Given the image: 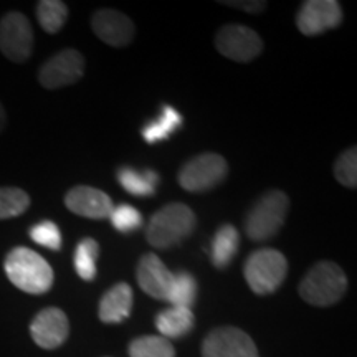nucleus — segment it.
Wrapping results in <instances>:
<instances>
[{"label":"nucleus","mask_w":357,"mask_h":357,"mask_svg":"<svg viewBox=\"0 0 357 357\" xmlns=\"http://www.w3.org/2000/svg\"><path fill=\"white\" fill-rule=\"evenodd\" d=\"M346 289L344 271L333 261L316 263L300 284L301 298L312 306H331L344 296Z\"/></svg>","instance_id":"4"},{"label":"nucleus","mask_w":357,"mask_h":357,"mask_svg":"<svg viewBox=\"0 0 357 357\" xmlns=\"http://www.w3.org/2000/svg\"><path fill=\"white\" fill-rule=\"evenodd\" d=\"M229 174L227 160L215 153H204L190 159L178 172V184L187 192H207L222 184Z\"/></svg>","instance_id":"6"},{"label":"nucleus","mask_w":357,"mask_h":357,"mask_svg":"<svg viewBox=\"0 0 357 357\" xmlns=\"http://www.w3.org/2000/svg\"><path fill=\"white\" fill-rule=\"evenodd\" d=\"M0 52L13 63H25L33 52V30L20 12H8L0 20Z\"/></svg>","instance_id":"7"},{"label":"nucleus","mask_w":357,"mask_h":357,"mask_svg":"<svg viewBox=\"0 0 357 357\" xmlns=\"http://www.w3.org/2000/svg\"><path fill=\"white\" fill-rule=\"evenodd\" d=\"M288 273L287 258L278 250L260 248L248 257L243 275L257 294H270L283 284Z\"/></svg>","instance_id":"5"},{"label":"nucleus","mask_w":357,"mask_h":357,"mask_svg":"<svg viewBox=\"0 0 357 357\" xmlns=\"http://www.w3.org/2000/svg\"><path fill=\"white\" fill-rule=\"evenodd\" d=\"M84 73V58L79 52L68 48L50 60H47L38 71V79L43 88L58 89L77 83Z\"/></svg>","instance_id":"10"},{"label":"nucleus","mask_w":357,"mask_h":357,"mask_svg":"<svg viewBox=\"0 0 357 357\" xmlns=\"http://www.w3.org/2000/svg\"><path fill=\"white\" fill-rule=\"evenodd\" d=\"M3 268L13 287L25 293L43 294L53 284L52 266L43 257L26 247L13 248L6 257Z\"/></svg>","instance_id":"1"},{"label":"nucleus","mask_w":357,"mask_h":357,"mask_svg":"<svg viewBox=\"0 0 357 357\" xmlns=\"http://www.w3.org/2000/svg\"><path fill=\"white\" fill-rule=\"evenodd\" d=\"M215 47L223 56L248 63L263 50V42L255 30L245 25H225L218 30Z\"/></svg>","instance_id":"9"},{"label":"nucleus","mask_w":357,"mask_h":357,"mask_svg":"<svg viewBox=\"0 0 357 357\" xmlns=\"http://www.w3.org/2000/svg\"><path fill=\"white\" fill-rule=\"evenodd\" d=\"M100 255V245L93 238H83L75 252V270L84 281L95 280L96 258Z\"/></svg>","instance_id":"23"},{"label":"nucleus","mask_w":357,"mask_h":357,"mask_svg":"<svg viewBox=\"0 0 357 357\" xmlns=\"http://www.w3.org/2000/svg\"><path fill=\"white\" fill-rule=\"evenodd\" d=\"M195 318L189 307L171 306L169 310L160 311L155 318V328L160 336L166 339H178L189 334L194 328Z\"/></svg>","instance_id":"17"},{"label":"nucleus","mask_w":357,"mask_h":357,"mask_svg":"<svg viewBox=\"0 0 357 357\" xmlns=\"http://www.w3.org/2000/svg\"><path fill=\"white\" fill-rule=\"evenodd\" d=\"M181 126L182 114L177 109H174L172 106L164 105L158 118L146 123L141 132L147 144H155V142L169 139L171 134L176 132Z\"/></svg>","instance_id":"20"},{"label":"nucleus","mask_w":357,"mask_h":357,"mask_svg":"<svg viewBox=\"0 0 357 357\" xmlns=\"http://www.w3.org/2000/svg\"><path fill=\"white\" fill-rule=\"evenodd\" d=\"M195 298H197V281L194 276L187 271H181V273L174 275L171 291H169L167 301L172 306L189 307L194 305Z\"/></svg>","instance_id":"25"},{"label":"nucleus","mask_w":357,"mask_h":357,"mask_svg":"<svg viewBox=\"0 0 357 357\" xmlns=\"http://www.w3.org/2000/svg\"><path fill=\"white\" fill-rule=\"evenodd\" d=\"M202 357H260L253 339L242 329L222 326L207 334L202 342Z\"/></svg>","instance_id":"8"},{"label":"nucleus","mask_w":357,"mask_h":357,"mask_svg":"<svg viewBox=\"0 0 357 357\" xmlns=\"http://www.w3.org/2000/svg\"><path fill=\"white\" fill-rule=\"evenodd\" d=\"M108 218L111 220V225L121 234H131L142 225L141 212L129 204L116 205Z\"/></svg>","instance_id":"26"},{"label":"nucleus","mask_w":357,"mask_h":357,"mask_svg":"<svg viewBox=\"0 0 357 357\" xmlns=\"http://www.w3.org/2000/svg\"><path fill=\"white\" fill-rule=\"evenodd\" d=\"M96 37L111 47H126L134 37V24L124 13L113 8H101L93 15Z\"/></svg>","instance_id":"14"},{"label":"nucleus","mask_w":357,"mask_h":357,"mask_svg":"<svg viewBox=\"0 0 357 357\" xmlns=\"http://www.w3.org/2000/svg\"><path fill=\"white\" fill-rule=\"evenodd\" d=\"M30 334L43 349H56L63 344L70 334L68 318L58 307H47L33 318L30 324Z\"/></svg>","instance_id":"12"},{"label":"nucleus","mask_w":357,"mask_h":357,"mask_svg":"<svg viewBox=\"0 0 357 357\" xmlns=\"http://www.w3.org/2000/svg\"><path fill=\"white\" fill-rule=\"evenodd\" d=\"M136 278L146 294L155 298V300L167 301L174 273L169 271V268L164 265L159 257L153 255V253H147V255L142 257L139 265H137Z\"/></svg>","instance_id":"15"},{"label":"nucleus","mask_w":357,"mask_h":357,"mask_svg":"<svg viewBox=\"0 0 357 357\" xmlns=\"http://www.w3.org/2000/svg\"><path fill=\"white\" fill-rule=\"evenodd\" d=\"M334 177L342 185L356 189L357 187V149L351 147L339 155L334 164Z\"/></svg>","instance_id":"27"},{"label":"nucleus","mask_w":357,"mask_h":357,"mask_svg":"<svg viewBox=\"0 0 357 357\" xmlns=\"http://www.w3.org/2000/svg\"><path fill=\"white\" fill-rule=\"evenodd\" d=\"M65 205L75 215L91 218V220L108 218L113 211L109 195L88 185H78L68 190V194L65 195Z\"/></svg>","instance_id":"13"},{"label":"nucleus","mask_w":357,"mask_h":357,"mask_svg":"<svg viewBox=\"0 0 357 357\" xmlns=\"http://www.w3.org/2000/svg\"><path fill=\"white\" fill-rule=\"evenodd\" d=\"M289 208V199L281 190H268L250 208L245 218V234L253 242H265L278 234L284 225Z\"/></svg>","instance_id":"3"},{"label":"nucleus","mask_w":357,"mask_h":357,"mask_svg":"<svg viewBox=\"0 0 357 357\" xmlns=\"http://www.w3.org/2000/svg\"><path fill=\"white\" fill-rule=\"evenodd\" d=\"M131 357H176L171 341L162 336H142L129 344Z\"/></svg>","instance_id":"22"},{"label":"nucleus","mask_w":357,"mask_h":357,"mask_svg":"<svg viewBox=\"0 0 357 357\" xmlns=\"http://www.w3.org/2000/svg\"><path fill=\"white\" fill-rule=\"evenodd\" d=\"M30 195L19 187H0V220L15 218L29 211Z\"/></svg>","instance_id":"24"},{"label":"nucleus","mask_w":357,"mask_h":357,"mask_svg":"<svg viewBox=\"0 0 357 357\" xmlns=\"http://www.w3.org/2000/svg\"><path fill=\"white\" fill-rule=\"evenodd\" d=\"M195 213L185 204H169L159 208L146 229V238L153 247L166 250L178 245L195 230Z\"/></svg>","instance_id":"2"},{"label":"nucleus","mask_w":357,"mask_h":357,"mask_svg":"<svg viewBox=\"0 0 357 357\" xmlns=\"http://www.w3.org/2000/svg\"><path fill=\"white\" fill-rule=\"evenodd\" d=\"M30 238L45 248L53 250V252H58L61 248V231L56 223L50 220H43L33 225L30 229Z\"/></svg>","instance_id":"28"},{"label":"nucleus","mask_w":357,"mask_h":357,"mask_svg":"<svg viewBox=\"0 0 357 357\" xmlns=\"http://www.w3.org/2000/svg\"><path fill=\"white\" fill-rule=\"evenodd\" d=\"M342 22V10L336 0H307L296 15V26L306 37H316L336 29Z\"/></svg>","instance_id":"11"},{"label":"nucleus","mask_w":357,"mask_h":357,"mask_svg":"<svg viewBox=\"0 0 357 357\" xmlns=\"http://www.w3.org/2000/svg\"><path fill=\"white\" fill-rule=\"evenodd\" d=\"M240 247V235L238 230L234 225H222L220 229L215 231L212 240L211 247V257L212 263L215 268H227L234 260Z\"/></svg>","instance_id":"19"},{"label":"nucleus","mask_w":357,"mask_h":357,"mask_svg":"<svg viewBox=\"0 0 357 357\" xmlns=\"http://www.w3.org/2000/svg\"><path fill=\"white\" fill-rule=\"evenodd\" d=\"M132 310V289L126 283L114 284L109 291H106L100 303L98 316L102 323L118 324L129 318Z\"/></svg>","instance_id":"16"},{"label":"nucleus","mask_w":357,"mask_h":357,"mask_svg":"<svg viewBox=\"0 0 357 357\" xmlns=\"http://www.w3.org/2000/svg\"><path fill=\"white\" fill-rule=\"evenodd\" d=\"M118 182L128 194L134 195V197H151L155 194L159 176L158 172L151 171V169L137 171V169L123 166L118 171Z\"/></svg>","instance_id":"18"},{"label":"nucleus","mask_w":357,"mask_h":357,"mask_svg":"<svg viewBox=\"0 0 357 357\" xmlns=\"http://www.w3.org/2000/svg\"><path fill=\"white\" fill-rule=\"evenodd\" d=\"M37 19L45 32L56 33L68 19V7L60 0H42L37 3Z\"/></svg>","instance_id":"21"},{"label":"nucleus","mask_w":357,"mask_h":357,"mask_svg":"<svg viewBox=\"0 0 357 357\" xmlns=\"http://www.w3.org/2000/svg\"><path fill=\"white\" fill-rule=\"evenodd\" d=\"M6 123H7V114H6V109H3L2 102H0V132H2L3 128H6Z\"/></svg>","instance_id":"30"},{"label":"nucleus","mask_w":357,"mask_h":357,"mask_svg":"<svg viewBox=\"0 0 357 357\" xmlns=\"http://www.w3.org/2000/svg\"><path fill=\"white\" fill-rule=\"evenodd\" d=\"M223 6H230V7H236V8H242V10L257 13L261 12L263 8L266 7V2H222Z\"/></svg>","instance_id":"29"}]
</instances>
